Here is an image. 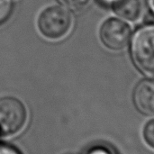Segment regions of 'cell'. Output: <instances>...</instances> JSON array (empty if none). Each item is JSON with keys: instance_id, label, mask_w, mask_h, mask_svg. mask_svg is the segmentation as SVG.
Here are the masks:
<instances>
[{"instance_id": "7a4b0ae2", "label": "cell", "mask_w": 154, "mask_h": 154, "mask_svg": "<svg viewBox=\"0 0 154 154\" xmlns=\"http://www.w3.org/2000/svg\"><path fill=\"white\" fill-rule=\"evenodd\" d=\"M72 23L69 10L61 5H52L42 12L38 19L41 33L50 40H59L70 30Z\"/></svg>"}, {"instance_id": "8fae6325", "label": "cell", "mask_w": 154, "mask_h": 154, "mask_svg": "<svg viewBox=\"0 0 154 154\" xmlns=\"http://www.w3.org/2000/svg\"><path fill=\"white\" fill-rule=\"evenodd\" d=\"M0 154H20L15 149L7 145H0Z\"/></svg>"}, {"instance_id": "52a82bcc", "label": "cell", "mask_w": 154, "mask_h": 154, "mask_svg": "<svg viewBox=\"0 0 154 154\" xmlns=\"http://www.w3.org/2000/svg\"><path fill=\"white\" fill-rule=\"evenodd\" d=\"M85 154H117V152L111 145L100 143L90 147Z\"/></svg>"}, {"instance_id": "3957f363", "label": "cell", "mask_w": 154, "mask_h": 154, "mask_svg": "<svg viewBox=\"0 0 154 154\" xmlns=\"http://www.w3.org/2000/svg\"><path fill=\"white\" fill-rule=\"evenodd\" d=\"M27 118L23 104L17 98L6 97L0 98V134L12 135L19 132Z\"/></svg>"}, {"instance_id": "7c38bea8", "label": "cell", "mask_w": 154, "mask_h": 154, "mask_svg": "<svg viewBox=\"0 0 154 154\" xmlns=\"http://www.w3.org/2000/svg\"><path fill=\"white\" fill-rule=\"evenodd\" d=\"M102 4L106 5H114L118 0H99Z\"/></svg>"}, {"instance_id": "8992f818", "label": "cell", "mask_w": 154, "mask_h": 154, "mask_svg": "<svg viewBox=\"0 0 154 154\" xmlns=\"http://www.w3.org/2000/svg\"><path fill=\"white\" fill-rule=\"evenodd\" d=\"M115 12L122 18L135 22L139 20L145 9L144 0H118L114 5Z\"/></svg>"}, {"instance_id": "4fadbf2b", "label": "cell", "mask_w": 154, "mask_h": 154, "mask_svg": "<svg viewBox=\"0 0 154 154\" xmlns=\"http://www.w3.org/2000/svg\"><path fill=\"white\" fill-rule=\"evenodd\" d=\"M148 3H149V6L151 8V11L152 12V14H154V0H149Z\"/></svg>"}, {"instance_id": "ba28073f", "label": "cell", "mask_w": 154, "mask_h": 154, "mask_svg": "<svg viewBox=\"0 0 154 154\" xmlns=\"http://www.w3.org/2000/svg\"><path fill=\"white\" fill-rule=\"evenodd\" d=\"M143 138L151 147L154 148V119L145 125L143 130Z\"/></svg>"}, {"instance_id": "9c48e42d", "label": "cell", "mask_w": 154, "mask_h": 154, "mask_svg": "<svg viewBox=\"0 0 154 154\" xmlns=\"http://www.w3.org/2000/svg\"><path fill=\"white\" fill-rule=\"evenodd\" d=\"M11 9V0H0V23L4 22L9 16Z\"/></svg>"}, {"instance_id": "277c9868", "label": "cell", "mask_w": 154, "mask_h": 154, "mask_svg": "<svg viewBox=\"0 0 154 154\" xmlns=\"http://www.w3.org/2000/svg\"><path fill=\"white\" fill-rule=\"evenodd\" d=\"M102 42L110 50L119 51L124 49L131 39V29L129 25L117 18L106 20L100 30Z\"/></svg>"}, {"instance_id": "6da1fadb", "label": "cell", "mask_w": 154, "mask_h": 154, "mask_svg": "<svg viewBox=\"0 0 154 154\" xmlns=\"http://www.w3.org/2000/svg\"><path fill=\"white\" fill-rule=\"evenodd\" d=\"M131 53L138 69L154 77V24L143 25L136 31L131 42Z\"/></svg>"}, {"instance_id": "5b68a950", "label": "cell", "mask_w": 154, "mask_h": 154, "mask_svg": "<svg viewBox=\"0 0 154 154\" xmlns=\"http://www.w3.org/2000/svg\"><path fill=\"white\" fill-rule=\"evenodd\" d=\"M134 102L139 112L145 116H154V79L140 81L134 91Z\"/></svg>"}, {"instance_id": "30bf717a", "label": "cell", "mask_w": 154, "mask_h": 154, "mask_svg": "<svg viewBox=\"0 0 154 154\" xmlns=\"http://www.w3.org/2000/svg\"><path fill=\"white\" fill-rule=\"evenodd\" d=\"M61 1L67 7L73 9V10L83 8L89 2V0H61Z\"/></svg>"}]
</instances>
